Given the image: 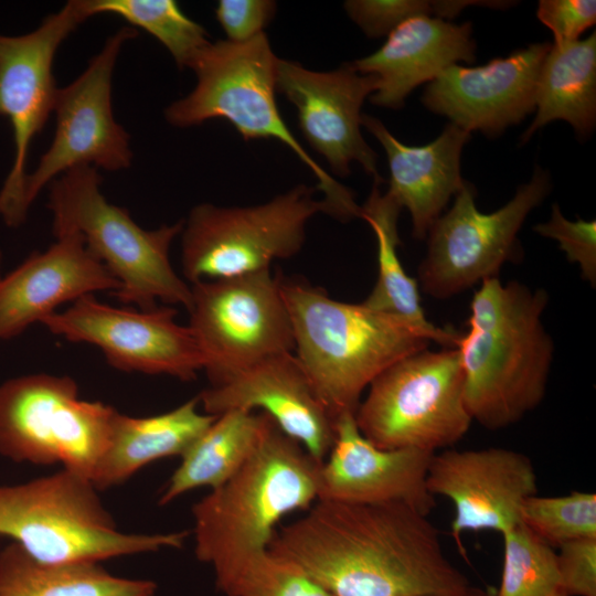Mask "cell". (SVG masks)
<instances>
[{
  "mask_svg": "<svg viewBox=\"0 0 596 596\" xmlns=\"http://www.w3.org/2000/svg\"><path fill=\"white\" fill-rule=\"evenodd\" d=\"M268 550L332 596H458L471 587L437 528L404 503L318 499L275 532Z\"/></svg>",
  "mask_w": 596,
  "mask_h": 596,
  "instance_id": "1",
  "label": "cell"
},
{
  "mask_svg": "<svg viewBox=\"0 0 596 596\" xmlns=\"http://www.w3.org/2000/svg\"><path fill=\"white\" fill-rule=\"evenodd\" d=\"M295 355L336 421L355 414L362 393L395 362L428 349L456 348L460 333L432 332L406 318L332 299L324 289L279 275Z\"/></svg>",
  "mask_w": 596,
  "mask_h": 596,
  "instance_id": "2",
  "label": "cell"
},
{
  "mask_svg": "<svg viewBox=\"0 0 596 596\" xmlns=\"http://www.w3.org/2000/svg\"><path fill=\"white\" fill-rule=\"evenodd\" d=\"M544 288L486 279L470 304L468 331L458 349L470 417L490 430L518 423L545 396L554 341L542 316Z\"/></svg>",
  "mask_w": 596,
  "mask_h": 596,
  "instance_id": "3",
  "label": "cell"
},
{
  "mask_svg": "<svg viewBox=\"0 0 596 596\" xmlns=\"http://www.w3.org/2000/svg\"><path fill=\"white\" fill-rule=\"evenodd\" d=\"M321 464L266 414L253 454L192 507L196 557L216 570L267 550L279 520L318 499Z\"/></svg>",
  "mask_w": 596,
  "mask_h": 596,
  "instance_id": "4",
  "label": "cell"
},
{
  "mask_svg": "<svg viewBox=\"0 0 596 596\" xmlns=\"http://www.w3.org/2000/svg\"><path fill=\"white\" fill-rule=\"evenodd\" d=\"M277 61L265 33L242 43L210 42L191 66L196 75L195 87L166 108L167 121L188 128L224 119L245 140L277 139L317 178L316 189L324 194L332 217L341 222L360 217L361 206L354 193L308 155L280 116L275 98Z\"/></svg>",
  "mask_w": 596,
  "mask_h": 596,
  "instance_id": "5",
  "label": "cell"
},
{
  "mask_svg": "<svg viewBox=\"0 0 596 596\" xmlns=\"http://www.w3.org/2000/svg\"><path fill=\"white\" fill-rule=\"evenodd\" d=\"M89 478L62 469L17 485H0V538L47 564L105 560L181 547L188 532L125 533Z\"/></svg>",
  "mask_w": 596,
  "mask_h": 596,
  "instance_id": "6",
  "label": "cell"
},
{
  "mask_svg": "<svg viewBox=\"0 0 596 596\" xmlns=\"http://www.w3.org/2000/svg\"><path fill=\"white\" fill-rule=\"evenodd\" d=\"M102 178L91 166L75 167L50 183L49 209L55 236L76 232L119 281V301L151 310L191 304V285L173 269L169 251L184 220L156 230L140 227L129 212L109 203Z\"/></svg>",
  "mask_w": 596,
  "mask_h": 596,
  "instance_id": "7",
  "label": "cell"
},
{
  "mask_svg": "<svg viewBox=\"0 0 596 596\" xmlns=\"http://www.w3.org/2000/svg\"><path fill=\"white\" fill-rule=\"evenodd\" d=\"M360 433L381 449L435 454L469 430L457 348L428 349L395 362L368 387L354 414Z\"/></svg>",
  "mask_w": 596,
  "mask_h": 596,
  "instance_id": "8",
  "label": "cell"
},
{
  "mask_svg": "<svg viewBox=\"0 0 596 596\" xmlns=\"http://www.w3.org/2000/svg\"><path fill=\"white\" fill-rule=\"evenodd\" d=\"M316 188L299 184L268 202L251 206H194L181 232V267L185 281L231 278L270 269L275 259L298 254L307 222L330 215Z\"/></svg>",
  "mask_w": 596,
  "mask_h": 596,
  "instance_id": "9",
  "label": "cell"
},
{
  "mask_svg": "<svg viewBox=\"0 0 596 596\" xmlns=\"http://www.w3.org/2000/svg\"><path fill=\"white\" fill-rule=\"evenodd\" d=\"M116 409L78 397L70 376L31 374L0 385V455L34 465L61 464L92 480Z\"/></svg>",
  "mask_w": 596,
  "mask_h": 596,
  "instance_id": "10",
  "label": "cell"
},
{
  "mask_svg": "<svg viewBox=\"0 0 596 596\" xmlns=\"http://www.w3.org/2000/svg\"><path fill=\"white\" fill-rule=\"evenodd\" d=\"M551 189L550 173L535 166L508 203L482 213L475 203V188L466 181L451 207L427 232V253L418 267L421 289L447 299L498 277L503 264L520 255L518 233Z\"/></svg>",
  "mask_w": 596,
  "mask_h": 596,
  "instance_id": "11",
  "label": "cell"
},
{
  "mask_svg": "<svg viewBox=\"0 0 596 596\" xmlns=\"http://www.w3.org/2000/svg\"><path fill=\"white\" fill-rule=\"evenodd\" d=\"M188 311L211 385L266 358L294 352L279 275L270 269L191 284Z\"/></svg>",
  "mask_w": 596,
  "mask_h": 596,
  "instance_id": "12",
  "label": "cell"
},
{
  "mask_svg": "<svg viewBox=\"0 0 596 596\" xmlns=\"http://www.w3.org/2000/svg\"><path fill=\"white\" fill-rule=\"evenodd\" d=\"M88 18L84 0H71L32 32L0 34V116L8 118L14 145L12 168L0 190V215L9 226L23 223L29 211L24 203L26 157L54 110L60 89L53 75L55 54Z\"/></svg>",
  "mask_w": 596,
  "mask_h": 596,
  "instance_id": "13",
  "label": "cell"
},
{
  "mask_svg": "<svg viewBox=\"0 0 596 596\" xmlns=\"http://www.w3.org/2000/svg\"><path fill=\"white\" fill-rule=\"evenodd\" d=\"M137 34L128 26L117 30L85 71L58 89L53 110L55 132L52 143L25 179L28 209L45 185L75 167L118 171L130 166V137L114 117L111 82L123 45Z\"/></svg>",
  "mask_w": 596,
  "mask_h": 596,
  "instance_id": "14",
  "label": "cell"
},
{
  "mask_svg": "<svg viewBox=\"0 0 596 596\" xmlns=\"http://www.w3.org/2000/svg\"><path fill=\"white\" fill-rule=\"evenodd\" d=\"M175 318L177 310L171 306L117 308L88 295L40 323L71 342L96 345L118 370L190 381L203 370V359L190 327Z\"/></svg>",
  "mask_w": 596,
  "mask_h": 596,
  "instance_id": "15",
  "label": "cell"
},
{
  "mask_svg": "<svg viewBox=\"0 0 596 596\" xmlns=\"http://www.w3.org/2000/svg\"><path fill=\"white\" fill-rule=\"evenodd\" d=\"M377 88V77L358 72L351 63L330 72H317L278 58L276 91L297 109L299 128L308 143L339 177L350 174L356 161L382 183L377 156L361 134V108Z\"/></svg>",
  "mask_w": 596,
  "mask_h": 596,
  "instance_id": "16",
  "label": "cell"
},
{
  "mask_svg": "<svg viewBox=\"0 0 596 596\" xmlns=\"http://www.w3.org/2000/svg\"><path fill=\"white\" fill-rule=\"evenodd\" d=\"M426 483L434 497L444 496L454 503L451 534L459 546L466 531L503 534L521 523L523 502L538 493L531 459L503 447L435 453Z\"/></svg>",
  "mask_w": 596,
  "mask_h": 596,
  "instance_id": "17",
  "label": "cell"
},
{
  "mask_svg": "<svg viewBox=\"0 0 596 596\" xmlns=\"http://www.w3.org/2000/svg\"><path fill=\"white\" fill-rule=\"evenodd\" d=\"M551 46L533 43L477 67L450 65L427 84L421 100L470 134L499 137L535 110L540 71Z\"/></svg>",
  "mask_w": 596,
  "mask_h": 596,
  "instance_id": "18",
  "label": "cell"
},
{
  "mask_svg": "<svg viewBox=\"0 0 596 596\" xmlns=\"http://www.w3.org/2000/svg\"><path fill=\"white\" fill-rule=\"evenodd\" d=\"M198 400L206 414L215 416L237 408L263 409L320 462L334 441L336 421L320 402L294 352L258 361L205 389Z\"/></svg>",
  "mask_w": 596,
  "mask_h": 596,
  "instance_id": "19",
  "label": "cell"
},
{
  "mask_svg": "<svg viewBox=\"0 0 596 596\" xmlns=\"http://www.w3.org/2000/svg\"><path fill=\"white\" fill-rule=\"evenodd\" d=\"M334 429L333 445L319 470L318 499L404 503L430 513L435 497L426 478L433 453L377 448L360 433L352 413L339 416Z\"/></svg>",
  "mask_w": 596,
  "mask_h": 596,
  "instance_id": "20",
  "label": "cell"
},
{
  "mask_svg": "<svg viewBox=\"0 0 596 596\" xmlns=\"http://www.w3.org/2000/svg\"><path fill=\"white\" fill-rule=\"evenodd\" d=\"M119 287L78 233L60 234L46 251L0 278V340L20 334L64 302Z\"/></svg>",
  "mask_w": 596,
  "mask_h": 596,
  "instance_id": "21",
  "label": "cell"
},
{
  "mask_svg": "<svg viewBox=\"0 0 596 596\" xmlns=\"http://www.w3.org/2000/svg\"><path fill=\"white\" fill-rule=\"evenodd\" d=\"M475 52L470 22L416 17L396 26L374 53L351 64L358 72L377 77V88L370 95L372 104L400 109L414 88L450 65L473 63Z\"/></svg>",
  "mask_w": 596,
  "mask_h": 596,
  "instance_id": "22",
  "label": "cell"
},
{
  "mask_svg": "<svg viewBox=\"0 0 596 596\" xmlns=\"http://www.w3.org/2000/svg\"><path fill=\"white\" fill-rule=\"evenodd\" d=\"M361 124L385 150L390 168L386 193L408 210L413 237L426 238L430 225L466 182L460 174V156L471 134L449 123L434 141L408 146L375 117L362 114Z\"/></svg>",
  "mask_w": 596,
  "mask_h": 596,
  "instance_id": "23",
  "label": "cell"
},
{
  "mask_svg": "<svg viewBox=\"0 0 596 596\" xmlns=\"http://www.w3.org/2000/svg\"><path fill=\"white\" fill-rule=\"evenodd\" d=\"M198 404L195 397L149 417L116 411L107 446L92 476L94 486L102 490L120 485L155 460L182 456L216 418L200 413Z\"/></svg>",
  "mask_w": 596,
  "mask_h": 596,
  "instance_id": "24",
  "label": "cell"
},
{
  "mask_svg": "<svg viewBox=\"0 0 596 596\" xmlns=\"http://www.w3.org/2000/svg\"><path fill=\"white\" fill-rule=\"evenodd\" d=\"M535 116L521 143L554 120L567 121L577 138H588L596 125V32L583 40L551 46L541 66Z\"/></svg>",
  "mask_w": 596,
  "mask_h": 596,
  "instance_id": "25",
  "label": "cell"
},
{
  "mask_svg": "<svg viewBox=\"0 0 596 596\" xmlns=\"http://www.w3.org/2000/svg\"><path fill=\"white\" fill-rule=\"evenodd\" d=\"M265 421V413L238 408L217 415L181 456L159 503L164 505L196 488L213 490L223 485L255 450Z\"/></svg>",
  "mask_w": 596,
  "mask_h": 596,
  "instance_id": "26",
  "label": "cell"
},
{
  "mask_svg": "<svg viewBox=\"0 0 596 596\" xmlns=\"http://www.w3.org/2000/svg\"><path fill=\"white\" fill-rule=\"evenodd\" d=\"M152 581L110 574L99 563L47 564L11 542L0 551V596H155Z\"/></svg>",
  "mask_w": 596,
  "mask_h": 596,
  "instance_id": "27",
  "label": "cell"
},
{
  "mask_svg": "<svg viewBox=\"0 0 596 596\" xmlns=\"http://www.w3.org/2000/svg\"><path fill=\"white\" fill-rule=\"evenodd\" d=\"M374 182L372 191L361 206L360 219L373 230L377 243V278L363 301L372 309L401 316L432 332H443L425 317L419 301L418 283L404 270L397 255L401 240L397 221L402 207Z\"/></svg>",
  "mask_w": 596,
  "mask_h": 596,
  "instance_id": "28",
  "label": "cell"
},
{
  "mask_svg": "<svg viewBox=\"0 0 596 596\" xmlns=\"http://www.w3.org/2000/svg\"><path fill=\"white\" fill-rule=\"evenodd\" d=\"M89 17L108 13L155 36L180 68L193 65L210 44L206 30L173 0H84Z\"/></svg>",
  "mask_w": 596,
  "mask_h": 596,
  "instance_id": "29",
  "label": "cell"
},
{
  "mask_svg": "<svg viewBox=\"0 0 596 596\" xmlns=\"http://www.w3.org/2000/svg\"><path fill=\"white\" fill-rule=\"evenodd\" d=\"M502 536L504 554L498 596H567L553 546L522 523Z\"/></svg>",
  "mask_w": 596,
  "mask_h": 596,
  "instance_id": "30",
  "label": "cell"
},
{
  "mask_svg": "<svg viewBox=\"0 0 596 596\" xmlns=\"http://www.w3.org/2000/svg\"><path fill=\"white\" fill-rule=\"evenodd\" d=\"M226 596H332L299 566L268 549L214 570Z\"/></svg>",
  "mask_w": 596,
  "mask_h": 596,
  "instance_id": "31",
  "label": "cell"
},
{
  "mask_svg": "<svg viewBox=\"0 0 596 596\" xmlns=\"http://www.w3.org/2000/svg\"><path fill=\"white\" fill-rule=\"evenodd\" d=\"M520 522L551 546L596 539V494L573 491L561 497L528 498Z\"/></svg>",
  "mask_w": 596,
  "mask_h": 596,
  "instance_id": "32",
  "label": "cell"
},
{
  "mask_svg": "<svg viewBox=\"0 0 596 596\" xmlns=\"http://www.w3.org/2000/svg\"><path fill=\"white\" fill-rule=\"evenodd\" d=\"M470 6L507 9L508 1L490 0H349L344 9L366 36L390 34L401 23L416 17L453 19Z\"/></svg>",
  "mask_w": 596,
  "mask_h": 596,
  "instance_id": "33",
  "label": "cell"
},
{
  "mask_svg": "<svg viewBox=\"0 0 596 596\" xmlns=\"http://www.w3.org/2000/svg\"><path fill=\"white\" fill-rule=\"evenodd\" d=\"M541 236L558 242L570 263L577 264L582 278L593 288L596 285V222L581 217L570 221L561 212L558 204L552 205L551 217L545 223L533 226Z\"/></svg>",
  "mask_w": 596,
  "mask_h": 596,
  "instance_id": "34",
  "label": "cell"
},
{
  "mask_svg": "<svg viewBox=\"0 0 596 596\" xmlns=\"http://www.w3.org/2000/svg\"><path fill=\"white\" fill-rule=\"evenodd\" d=\"M538 19L554 36V44L562 46L579 40L582 33L595 25L594 0H540Z\"/></svg>",
  "mask_w": 596,
  "mask_h": 596,
  "instance_id": "35",
  "label": "cell"
},
{
  "mask_svg": "<svg viewBox=\"0 0 596 596\" xmlns=\"http://www.w3.org/2000/svg\"><path fill=\"white\" fill-rule=\"evenodd\" d=\"M277 4L270 0H221L215 17L228 41L242 43L264 33Z\"/></svg>",
  "mask_w": 596,
  "mask_h": 596,
  "instance_id": "36",
  "label": "cell"
},
{
  "mask_svg": "<svg viewBox=\"0 0 596 596\" xmlns=\"http://www.w3.org/2000/svg\"><path fill=\"white\" fill-rule=\"evenodd\" d=\"M557 562L567 596H596V539L558 546Z\"/></svg>",
  "mask_w": 596,
  "mask_h": 596,
  "instance_id": "37",
  "label": "cell"
},
{
  "mask_svg": "<svg viewBox=\"0 0 596 596\" xmlns=\"http://www.w3.org/2000/svg\"><path fill=\"white\" fill-rule=\"evenodd\" d=\"M458 596H498L497 589L491 587L489 588H479L471 586L466 593Z\"/></svg>",
  "mask_w": 596,
  "mask_h": 596,
  "instance_id": "38",
  "label": "cell"
},
{
  "mask_svg": "<svg viewBox=\"0 0 596 596\" xmlns=\"http://www.w3.org/2000/svg\"><path fill=\"white\" fill-rule=\"evenodd\" d=\"M0 278H1V276H0Z\"/></svg>",
  "mask_w": 596,
  "mask_h": 596,
  "instance_id": "39",
  "label": "cell"
}]
</instances>
